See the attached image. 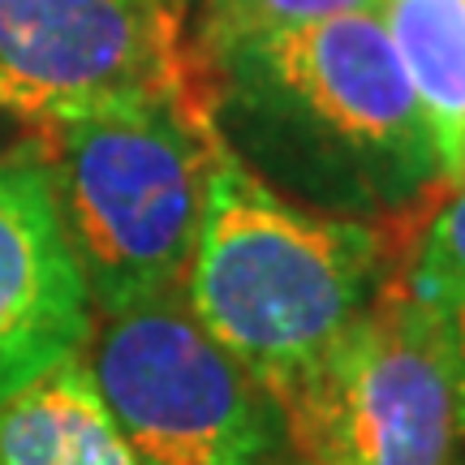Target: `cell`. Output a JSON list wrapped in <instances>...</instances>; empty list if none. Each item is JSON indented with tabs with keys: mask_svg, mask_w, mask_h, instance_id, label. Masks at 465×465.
<instances>
[{
	"mask_svg": "<svg viewBox=\"0 0 465 465\" xmlns=\"http://www.w3.org/2000/svg\"><path fill=\"white\" fill-rule=\"evenodd\" d=\"M276 405L298 465H452V319L383 284Z\"/></svg>",
	"mask_w": 465,
	"mask_h": 465,
	"instance_id": "cell-4",
	"label": "cell"
},
{
	"mask_svg": "<svg viewBox=\"0 0 465 465\" xmlns=\"http://www.w3.org/2000/svg\"><path fill=\"white\" fill-rule=\"evenodd\" d=\"M160 9H168L173 17H182L185 14V0H160Z\"/></svg>",
	"mask_w": 465,
	"mask_h": 465,
	"instance_id": "cell-14",
	"label": "cell"
},
{
	"mask_svg": "<svg viewBox=\"0 0 465 465\" xmlns=\"http://www.w3.org/2000/svg\"><path fill=\"white\" fill-rule=\"evenodd\" d=\"M380 5L383 0H203L194 56H199V65H207L212 56H220L242 39L323 22L336 14H380Z\"/></svg>",
	"mask_w": 465,
	"mask_h": 465,
	"instance_id": "cell-11",
	"label": "cell"
},
{
	"mask_svg": "<svg viewBox=\"0 0 465 465\" xmlns=\"http://www.w3.org/2000/svg\"><path fill=\"white\" fill-rule=\"evenodd\" d=\"M5 121H9V116H5V113H0V130H5ZM0 160H5V155H0Z\"/></svg>",
	"mask_w": 465,
	"mask_h": 465,
	"instance_id": "cell-15",
	"label": "cell"
},
{
	"mask_svg": "<svg viewBox=\"0 0 465 465\" xmlns=\"http://www.w3.org/2000/svg\"><path fill=\"white\" fill-rule=\"evenodd\" d=\"M380 17L418 108L427 116L444 182L465 177V0H383Z\"/></svg>",
	"mask_w": 465,
	"mask_h": 465,
	"instance_id": "cell-9",
	"label": "cell"
},
{
	"mask_svg": "<svg viewBox=\"0 0 465 465\" xmlns=\"http://www.w3.org/2000/svg\"><path fill=\"white\" fill-rule=\"evenodd\" d=\"M452 349H457V388H465V302L452 315Z\"/></svg>",
	"mask_w": 465,
	"mask_h": 465,
	"instance_id": "cell-12",
	"label": "cell"
},
{
	"mask_svg": "<svg viewBox=\"0 0 465 465\" xmlns=\"http://www.w3.org/2000/svg\"><path fill=\"white\" fill-rule=\"evenodd\" d=\"M401 254L405 259L392 267L388 289L444 319L457 315L465 302V177L427 203Z\"/></svg>",
	"mask_w": 465,
	"mask_h": 465,
	"instance_id": "cell-10",
	"label": "cell"
},
{
	"mask_svg": "<svg viewBox=\"0 0 465 465\" xmlns=\"http://www.w3.org/2000/svg\"><path fill=\"white\" fill-rule=\"evenodd\" d=\"M0 465H147L108 414L83 358L0 405Z\"/></svg>",
	"mask_w": 465,
	"mask_h": 465,
	"instance_id": "cell-8",
	"label": "cell"
},
{
	"mask_svg": "<svg viewBox=\"0 0 465 465\" xmlns=\"http://www.w3.org/2000/svg\"><path fill=\"white\" fill-rule=\"evenodd\" d=\"M401 246V224L298 207L224 147L207 177L185 306L276 401L380 298Z\"/></svg>",
	"mask_w": 465,
	"mask_h": 465,
	"instance_id": "cell-2",
	"label": "cell"
},
{
	"mask_svg": "<svg viewBox=\"0 0 465 465\" xmlns=\"http://www.w3.org/2000/svg\"><path fill=\"white\" fill-rule=\"evenodd\" d=\"M91 332L95 302L31 143L0 160V405L52 366L83 358Z\"/></svg>",
	"mask_w": 465,
	"mask_h": 465,
	"instance_id": "cell-7",
	"label": "cell"
},
{
	"mask_svg": "<svg viewBox=\"0 0 465 465\" xmlns=\"http://www.w3.org/2000/svg\"><path fill=\"white\" fill-rule=\"evenodd\" d=\"M203 69L220 143L298 207L392 224L449 185L380 14L242 39Z\"/></svg>",
	"mask_w": 465,
	"mask_h": 465,
	"instance_id": "cell-1",
	"label": "cell"
},
{
	"mask_svg": "<svg viewBox=\"0 0 465 465\" xmlns=\"http://www.w3.org/2000/svg\"><path fill=\"white\" fill-rule=\"evenodd\" d=\"M91 380L147 465H289L281 405L177 293L104 315Z\"/></svg>",
	"mask_w": 465,
	"mask_h": 465,
	"instance_id": "cell-5",
	"label": "cell"
},
{
	"mask_svg": "<svg viewBox=\"0 0 465 465\" xmlns=\"http://www.w3.org/2000/svg\"><path fill=\"white\" fill-rule=\"evenodd\" d=\"M457 431L465 435V388H457Z\"/></svg>",
	"mask_w": 465,
	"mask_h": 465,
	"instance_id": "cell-13",
	"label": "cell"
},
{
	"mask_svg": "<svg viewBox=\"0 0 465 465\" xmlns=\"http://www.w3.org/2000/svg\"><path fill=\"white\" fill-rule=\"evenodd\" d=\"M104 315L182 293L207 177L224 155L207 86L31 134Z\"/></svg>",
	"mask_w": 465,
	"mask_h": 465,
	"instance_id": "cell-3",
	"label": "cell"
},
{
	"mask_svg": "<svg viewBox=\"0 0 465 465\" xmlns=\"http://www.w3.org/2000/svg\"><path fill=\"white\" fill-rule=\"evenodd\" d=\"M199 86L160 0H0V113L26 134Z\"/></svg>",
	"mask_w": 465,
	"mask_h": 465,
	"instance_id": "cell-6",
	"label": "cell"
}]
</instances>
